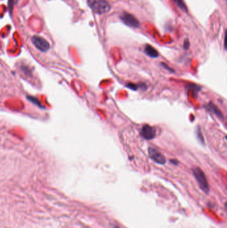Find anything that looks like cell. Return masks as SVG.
I'll list each match as a JSON object with an SVG mask.
<instances>
[{"mask_svg": "<svg viewBox=\"0 0 227 228\" xmlns=\"http://www.w3.org/2000/svg\"><path fill=\"white\" fill-rule=\"evenodd\" d=\"M145 52L147 55L152 58H156L159 56V53L155 49L150 45H146L145 47Z\"/></svg>", "mask_w": 227, "mask_h": 228, "instance_id": "obj_8", "label": "cell"}, {"mask_svg": "<svg viewBox=\"0 0 227 228\" xmlns=\"http://www.w3.org/2000/svg\"><path fill=\"white\" fill-rule=\"evenodd\" d=\"M140 134L145 139L151 140L155 137L156 130L154 128L150 126L149 125H145L140 129Z\"/></svg>", "mask_w": 227, "mask_h": 228, "instance_id": "obj_6", "label": "cell"}, {"mask_svg": "<svg viewBox=\"0 0 227 228\" xmlns=\"http://www.w3.org/2000/svg\"><path fill=\"white\" fill-rule=\"evenodd\" d=\"M148 153L150 159L159 164L163 165L166 163V159L163 154L160 151L153 147H149L148 149Z\"/></svg>", "mask_w": 227, "mask_h": 228, "instance_id": "obj_4", "label": "cell"}, {"mask_svg": "<svg viewBox=\"0 0 227 228\" xmlns=\"http://www.w3.org/2000/svg\"><path fill=\"white\" fill-rule=\"evenodd\" d=\"M120 18L123 22L126 24L127 26L137 28H139L140 25L139 20L131 14H129L127 12H123L121 15Z\"/></svg>", "mask_w": 227, "mask_h": 228, "instance_id": "obj_3", "label": "cell"}, {"mask_svg": "<svg viewBox=\"0 0 227 228\" xmlns=\"http://www.w3.org/2000/svg\"><path fill=\"white\" fill-rule=\"evenodd\" d=\"M13 1H14V0H9V12H11V11L12 12L13 6Z\"/></svg>", "mask_w": 227, "mask_h": 228, "instance_id": "obj_11", "label": "cell"}, {"mask_svg": "<svg viewBox=\"0 0 227 228\" xmlns=\"http://www.w3.org/2000/svg\"><path fill=\"white\" fill-rule=\"evenodd\" d=\"M87 3L93 12L99 15L107 14L111 9V5L107 0H88Z\"/></svg>", "mask_w": 227, "mask_h": 228, "instance_id": "obj_1", "label": "cell"}, {"mask_svg": "<svg viewBox=\"0 0 227 228\" xmlns=\"http://www.w3.org/2000/svg\"><path fill=\"white\" fill-rule=\"evenodd\" d=\"M189 46H190V43H189L188 40H186L185 42H184V48H185V50H187V49L189 47Z\"/></svg>", "mask_w": 227, "mask_h": 228, "instance_id": "obj_12", "label": "cell"}, {"mask_svg": "<svg viewBox=\"0 0 227 228\" xmlns=\"http://www.w3.org/2000/svg\"><path fill=\"white\" fill-rule=\"evenodd\" d=\"M161 65H162V66H163V67L164 68H165V69H168V70H170V71H171V72H173V70L171 69L170 68H169V67L167 66L166 65H165V63H161Z\"/></svg>", "mask_w": 227, "mask_h": 228, "instance_id": "obj_13", "label": "cell"}, {"mask_svg": "<svg viewBox=\"0 0 227 228\" xmlns=\"http://www.w3.org/2000/svg\"><path fill=\"white\" fill-rule=\"evenodd\" d=\"M193 175L197 180L198 185L204 193H209V185L207 182L206 176H205L203 171L199 167H194L193 170Z\"/></svg>", "mask_w": 227, "mask_h": 228, "instance_id": "obj_2", "label": "cell"}, {"mask_svg": "<svg viewBox=\"0 0 227 228\" xmlns=\"http://www.w3.org/2000/svg\"><path fill=\"white\" fill-rule=\"evenodd\" d=\"M171 162L172 163V164H175V165H177L178 164H179V162H178V161H176V160H171Z\"/></svg>", "mask_w": 227, "mask_h": 228, "instance_id": "obj_14", "label": "cell"}, {"mask_svg": "<svg viewBox=\"0 0 227 228\" xmlns=\"http://www.w3.org/2000/svg\"><path fill=\"white\" fill-rule=\"evenodd\" d=\"M142 86H143V84L140 86H139L137 84H133V83H130V84H127V87L129 89H131V90H134V91H136L139 88H141Z\"/></svg>", "mask_w": 227, "mask_h": 228, "instance_id": "obj_10", "label": "cell"}, {"mask_svg": "<svg viewBox=\"0 0 227 228\" xmlns=\"http://www.w3.org/2000/svg\"><path fill=\"white\" fill-rule=\"evenodd\" d=\"M174 3L177 5L178 8H180L183 12H187V8L183 0H172Z\"/></svg>", "mask_w": 227, "mask_h": 228, "instance_id": "obj_9", "label": "cell"}, {"mask_svg": "<svg viewBox=\"0 0 227 228\" xmlns=\"http://www.w3.org/2000/svg\"><path fill=\"white\" fill-rule=\"evenodd\" d=\"M32 41H33L34 46L42 52H46L50 50V43L44 38L40 36L35 35L32 37Z\"/></svg>", "mask_w": 227, "mask_h": 228, "instance_id": "obj_5", "label": "cell"}, {"mask_svg": "<svg viewBox=\"0 0 227 228\" xmlns=\"http://www.w3.org/2000/svg\"><path fill=\"white\" fill-rule=\"evenodd\" d=\"M207 110H209L210 112H211L214 114H215L217 117L220 119V120H224V117L222 112H221L219 108L216 106L213 102H210L209 104L206 106Z\"/></svg>", "mask_w": 227, "mask_h": 228, "instance_id": "obj_7", "label": "cell"}]
</instances>
